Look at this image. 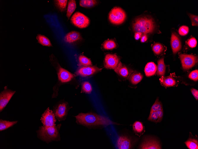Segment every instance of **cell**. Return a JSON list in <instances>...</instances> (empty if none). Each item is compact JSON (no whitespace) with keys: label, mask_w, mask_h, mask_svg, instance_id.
<instances>
[{"label":"cell","mask_w":198,"mask_h":149,"mask_svg":"<svg viewBox=\"0 0 198 149\" xmlns=\"http://www.w3.org/2000/svg\"><path fill=\"white\" fill-rule=\"evenodd\" d=\"M147 39V37L146 34H144L141 36L140 41L142 42H144L146 41Z\"/></svg>","instance_id":"cell-42"},{"label":"cell","mask_w":198,"mask_h":149,"mask_svg":"<svg viewBox=\"0 0 198 149\" xmlns=\"http://www.w3.org/2000/svg\"><path fill=\"white\" fill-rule=\"evenodd\" d=\"M15 91L5 89L0 94V110L2 111L9 102Z\"/></svg>","instance_id":"cell-9"},{"label":"cell","mask_w":198,"mask_h":149,"mask_svg":"<svg viewBox=\"0 0 198 149\" xmlns=\"http://www.w3.org/2000/svg\"><path fill=\"white\" fill-rule=\"evenodd\" d=\"M58 75L59 80L62 83L69 82L75 76V75L61 67L58 69Z\"/></svg>","instance_id":"cell-12"},{"label":"cell","mask_w":198,"mask_h":149,"mask_svg":"<svg viewBox=\"0 0 198 149\" xmlns=\"http://www.w3.org/2000/svg\"><path fill=\"white\" fill-rule=\"evenodd\" d=\"M157 112L160 121L161 122L162 120L163 116V109H162L160 110L157 111Z\"/></svg>","instance_id":"cell-40"},{"label":"cell","mask_w":198,"mask_h":149,"mask_svg":"<svg viewBox=\"0 0 198 149\" xmlns=\"http://www.w3.org/2000/svg\"><path fill=\"white\" fill-rule=\"evenodd\" d=\"M114 69V71L117 74L124 77H127L129 75V72L127 68L125 66L123 65L120 61L117 67Z\"/></svg>","instance_id":"cell-19"},{"label":"cell","mask_w":198,"mask_h":149,"mask_svg":"<svg viewBox=\"0 0 198 149\" xmlns=\"http://www.w3.org/2000/svg\"><path fill=\"white\" fill-rule=\"evenodd\" d=\"M76 8V1L74 0H69L68 1L67 11L66 16L69 20L73 13Z\"/></svg>","instance_id":"cell-21"},{"label":"cell","mask_w":198,"mask_h":149,"mask_svg":"<svg viewBox=\"0 0 198 149\" xmlns=\"http://www.w3.org/2000/svg\"><path fill=\"white\" fill-rule=\"evenodd\" d=\"M97 3V1L94 0H81L79 1L80 6L85 8L92 7Z\"/></svg>","instance_id":"cell-24"},{"label":"cell","mask_w":198,"mask_h":149,"mask_svg":"<svg viewBox=\"0 0 198 149\" xmlns=\"http://www.w3.org/2000/svg\"><path fill=\"white\" fill-rule=\"evenodd\" d=\"M141 33L139 32H136L135 33V38L136 40H138L141 37Z\"/></svg>","instance_id":"cell-41"},{"label":"cell","mask_w":198,"mask_h":149,"mask_svg":"<svg viewBox=\"0 0 198 149\" xmlns=\"http://www.w3.org/2000/svg\"><path fill=\"white\" fill-rule=\"evenodd\" d=\"M172 76V74L166 77L162 76L159 79L161 84L165 87H170L174 86L176 84V81Z\"/></svg>","instance_id":"cell-17"},{"label":"cell","mask_w":198,"mask_h":149,"mask_svg":"<svg viewBox=\"0 0 198 149\" xmlns=\"http://www.w3.org/2000/svg\"><path fill=\"white\" fill-rule=\"evenodd\" d=\"M55 4L61 12L65 11L66 9L67 0H55Z\"/></svg>","instance_id":"cell-27"},{"label":"cell","mask_w":198,"mask_h":149,"mask_svg":"<svg viewBox=\"0 0 198 149\" xmlns=\"http://www.w3.org/2000/svg\"><path fill=\"white\" fill-rule=\"evenodd\" d=\"M157 74L158 75L163 76L165 73V66L164 64V58H162L158 61V65L157 67Z\"/></svg>","instance_id":"cell-22"},{"label":"cell","mask_w":198,"mask_h":149,"mask_svg":"<svg viewBox=\"0 0 198 149\" xmlns=\"http://www.w3.org/2000/svg\"><path fill=\"white\" fill-rule=\"evenodd\" d=\"M187 147L189 149H198L197 140L194 139H189L185 142Z\"/></svg>","instance_id":"cell-28"},{"label":"cell","mask_w":198,"mask_h":149,"mask_svg":"<svg viewBox=\"0 0 198 149\" xmlns=\"http://www.w3.org/2000/svg\"><path fill=\"white\" fill-rule=\"evenodd\" d=\"M59 125L51 127L41 126L38 134L40 138L47 142L56 140L59 137Z\"/></svg>","instance_id":"cell-3"},{"label":"cell","mask_w":198,"mask_h":149,"mask_svg":"<svg viewBox=\"0 0 198 149\" xmlns=\"http://www.w3.org/2000/svg\"><path fill=\"white\" fill-rule=\"evenodd\" d=\"M70 20L73 24L79 28H86L90 23L89 18L79 12L74 13L71 17Z\"/></svg>","instance_id":"cell-5"},{"label":"cell","mask_w":198,"mask_h":149,"mask_svg":"<svg viewBox=\"0 0 198 149\" xmlns=\"http://www.w3.org/2000/svg\"><path fill=\"white\" fill-rule=\"evenodd\" d=\"M143 76L140 73H134L130 77L131 82L134 84H136L139 83L142 79Z\"/></svg>","instance_id":"cell-23"},{"label":"cell","mask_w":198,"mask_h":149,"mask_svg":"<svg viewBox=\"0 0 198 149\" xmlns=\"http://www.w3.org/2000/svg\"><path fill=\"white\" fill-rule=\"evenodd\" d=\"M119 61V59L116 55L107 54L105 58L104 67L107 69H115Z\"/></svg>","instance_id":"cell-8"},{"label":"cell","mask_w":198,"mask_h":149,"mask_svg":"<svg viewBox=\"0 0 198 149\" xmlns=\"http://www.w3.org/2000/svg\"><path fill=\"white\" fill-rule=\"evenodd\" d=\"M163 46L159 43H155L152 47V50L154 53L157 55L160 54L163 50Z\"/></svg>","instance_id":"cell-33"},{"label":"cell","mask_w":198,"mask_h":149,"mask_svg":"<svg viewBox=\"0 0 198 149\" xmlns=\"http://www.w3.org/2000/svg\"><path fill=\"white\" fill-rule=\"evenodd\" d=\"M82 39L80 34L78 32L73 31L68 33L64 38V40L68 43H71Z\"/></svg>","instance_id":"cell-16"},{"label":"cell","mask_w":198,"mask_h":149,"mask_svg":"<svg viewBox=\"0 0 198 149\" xmlns=\"http://www.w3.org/2000/svg\"><path fill=\"white\" fill-rule=\"evenodd\" d=\"M148 120L156 123L160 122L157 111H150Z\"/></svg>","instance_id":"cell-32"},{"label":"cell","mask_w":198,"mask_h":149,"mask_svg":"<svg viewBox=\"0 0 198 149\" xmlns=\"http://www.w3.org/2000/svg\"><path fill=\"white\" fill-rule=\"evenodd\" d=\"M187 44L190 47L193 48L196 46L197 44V41L194 37H192L188 40Z\"/></svg>","instance_id":"cell-38"},{"label":"cell","mask_w":198,"mask_h":149,"mask_svg":"<svg viewBox=\"0 0 198 149\" xmlns=\"http://www.w3.org/2000/svg\"><path fill=\"white\" fill-rule=\"evenodd\" d=\"M102 70V68H99L95 66H84L80 68L76 73L83 77H86L100 71Z\"/></svg>","instance_id":"cell-10"},{"label":"cell","mask_w":198,"mask_h":149,"mask_svg":"<svg viewBox=\"0 0 198 149\" xmlns=\"http://www.w3.org/2000/svg\"><path fill=\"white\" fill-rule=\"evenodd\" d=\"M116 45L115 42L111 40L105 41L103 45V48L106 50L114 49L116 47Z\"/></svg>","instance_id":"cell-29"},{"label":"cell","mask_w":198,"mask_h":149,"mask_svg":"<svg viewBox=\"0 0 198 149\" xmlns=\"http://www.w3.org/2000/svg\"><path fill=\"white\" fill-rule=\"evenodd\" d=\"M38 43L44 46H52L49 39L46 36L40 34H38L36 37Z\"/></svg>","instance_id":"cell-20"},{"label":"cell","mask_w":198,"mask_h":149,"mask_svg":"<svg viewBox=\"0 0 198 149\" xmlns=\"http://www.w3.org/2000/svg\"><path fill=\"white\" fill-rule=\"evenodd\" d=\"M157 66L153 62H148L146 65L144 69L146 76H150L154 75L157 70Z\"/></svg>","instance_id":"cell-18"},{"label":"cell","mask_w":198,"mask_h":149,"mask_svg":"<svg viewBox=\"0 0 198 149\" xmlns=\"http://www.w3.org/2000/svg\"><path fill=\"white\" fill-rule=\"evenodd\" d=\"M133 31L144 34L151 33L155 28V24L153 18L148 16L140 17L135 19L132 23Z\"/></svg>","instance_id":"cell-2"},{"label":"cell","mask_w":198,"mask_h":149,"mask_svg":"<svg viewBox=\"0 0 198 149\" xmlns=\"http://www.w3.org/2000/svg\"><path fill=\"white\" fill-rule=\"evenodd\" d=\"M67 112L66 103H61L58 104L55 108V115L58 120H61L66 117Z\"/></svg>","instance_id":"cell-13"},{"label":"cell","mask_w":198,"mask_h":149,"mask_svg":"<svg viewBox=\"0 0 198 149\" xmlns=\"http://www.w3.org/2000/svg\"><path fill=\"white\" fill-rule=\"evenodd\" d=\"M116 145L119 149H129L132 146L130 139L125 136L119 137L117 140Z\"/></svg>","instance_id":"cell-15"},{"label":"cell","mask_w":198,"mask_h":149,"mask_svg":"<svg viewBox=\"0 0 198 149\" xmlns=\"http://www.w3.org/2000/svg\"><path fill=\"white\" fill-rule=\"evenodd\" d=\"M179 56L183 68L185 70L191 68L198 61L197 57L194 55L180 54Z\"/></svg>","instance_id":"cell-6"},{"label":"cell","mask_w":198,"mask_h":149,"mask_svg":"<svg viewBox=\"0 0 198 149\" xmlns=\"http://www.w3.org/2000/svg\"><path fill=\"white\" fill-rule=\"evenodd\" d=\"M126 15L124 11L121 8L115 7L111 9L109 13L108 18L112 23L119 25L125 21Z\"/></svg>","instance_id":"cell-4"},{"label":"cell","mask_w":198,"mask_h":149,"mask_svg":"<svg viewBox=\"0 0 198 149\" xmlns=\"http://www.w3.org/2000/svg\"><path fill=\"white\" fill-rule=\"evenodd\" d=\"M198 70H196L191 72L189 75V77L191 79L196 81L198 79Z\"/></svg>","instance_id":"cell-37"},{"label":"cell","mask_w":198,"mask_h":149,"mask_svg":"<svg viewBox=\"0 0 198 149\" xmlns=\"http://www.w3.org/2000/svg\"><path fill=\"white\" fill-rule=\"evenodd\" d=\"M191 91L193 95L196 100L198 99V90L194 88H191Z\"/></svg>","instance_id":"cell-39"},{"label":"cell","mask_w":198,"mask_h":149,"mask_svg":"<svg viewBox=\"0 0 198 149\" xmlns=\"http://www.w3.org/2000/svg\"><path fill=\"white\" fill-rule=\"evenodd\" d=\"M133 128L134 131L137 133H141L144 130L142 123L139 121H136L134 123Z\"/></svg>","instance_id":"cell-30"},{"label":"cell","mask_w":198,"mask_h":149,"mask_svg":"<svg viewBox=\"0 0 198 149\" xmlns=\"http://www.w3.org/2000/svg\"><path fill=\"white\" fill-rule=\"evenodd\" d=\"M17 122V121H9L5 120H0V131H1L12 126Z\"/></svg>","instance_id":"cell-25"},{"label":"cell","mask_w":198,"mask_h":149,"mask_svg":"<svg viewBox=\"0 0 198 149\" xmlns=\"http://www.w3.org/2000/svg\"><path fill=\"white\" fill-rule=\"evenodd\" d=\"M188 15L189 17L193 26H198V16L197 15L188 13Z\"/></svg>","instance_id":"cell-36"},{"label":"cell","mask_w":198,"mask_h":149,"mask_svg":"<svg viewBox=\"0 0 198 149\" xmlns=\"http://www.w3.org/2000/svg\"><path fill=\"white\" fill-rule=\"evenodd\" d=\"M189 29L188 26H181L178 30L179 34L182 36H185L189 32Z\"/></svg>","instance_id":"cell-35"},{"label":"cell","mask_w":198,"mask_h":149,"mask_svg":"<svg viewBox=\"0 0 198 149\" xmlns=\"http://www.w3.org/2000/svg\"><path fill=\"white\" fill-rule=\"evenodd\" d=\"M41 123L44 127H51L55 126V115L52 110L48 108L42 115L41 118Z\"/></svg>","instance_id":"cell-7"},{"label":"cell","mask_w":198,"mask_h":149,"mask_svg":"<svg viewBox=\"0 0 198 149\" xmlns=\"http://www.w3.org/2000/svg\"><path fill=\"white\" fill-rule=\"evenodd\" d=\"M79 65L84 67L92 66V64L90 59L85 56L81 55L79 57Z\"/></svg>","instance_id":"cell-26"},{"label":"cell","mask_w":198,"mask_h":149,"mask_svg":"<svg viewBox=\"0 0 198 149\" xmlns=\"http://www.w3.org/2000/svg\"><path fill=\"white\" fill-rule=\"evenodd\" d=\"M139 148L143 149H161V147L159 143L156 140L146 138L141 144Z\"/></svg>","instance_id":"cell-11"},{"label":"cell","mask_w":198,"mask_h":149,"mask_svg":"<svg viewBox=\"0 0 198 149\" xmlns=\"http://www.w3.org/2000/svg\"><path fill=\"white\" fill-rule=\"evenodd\" d=\"M171 45L173 53L175 54L181 50V43L178 37L175 33H172L171 35Z\"/></svg>","instance_id":"cell-14"},{"label":"cell","mask_w":198,"mask_h":149,"mask_svg":"<svg viewBox=\"0 0 198 149\" xmlns=\"http://www.w3.org/2000/svg\"><path fill=\"white\" fill-rule=\"evenodd\" d=\"M92 90V88L90 84L88 81H85L82 84V91L88 94L90 93Z\"/></svg>","instance_id":"cell-31"},{"label":"cell","mask_w":198,"mask_h":149,"mask_svg":"<svg viewBox=\"0 0 198 149\" xmlns=\"http://www.w3.org/2000/svg\"><path fill=\"white\" fill-rule=\"evenodd\" d=\"M76 120L80 124L87 126H108L118 125L108 118L92 113H80L75 116Z\"/></svg>","instance_id":"cell-1"},{"label":"cell","mask_w":198,"mask_h":149,"mask_svg":"<svg viewBox=\"0 0 198 149\" xmlns=\"http://www.w3.org/2000/svg\"><path fill=\"white\" fill-rule=\"evenodd\" d=\"M163 109L162 103L157 98L151 107V111H157Z\"/></svg>","instance_id":"cell-34"}]
</instances>
